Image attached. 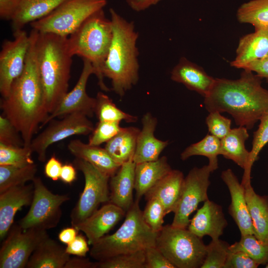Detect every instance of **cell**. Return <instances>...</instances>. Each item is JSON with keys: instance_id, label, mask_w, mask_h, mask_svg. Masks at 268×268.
<instances>
[{"instance_id": "obj_9", "label": "cell", "mask_w": 268, "mask_h": 268, "mask_svg": "<svg viewBox=\"0 0 268 268\" xmlns=\"http://www.w3.org/2000/svg\"><path fill=\"white\" fill-rule=\"evenodd\" d=\"M73 165L83 173L85 183L83 191L70 213L72 226L91 215L101 203L109 202L110 201L109 181L110 177L108 175L79 158H75Z\"/></svg>"}, {"instance_id": "obj_10", "label": "cell", "mask_w": 268, "mask_h": 268, "mask_svg": "<svg viewBox=\"0 0 268 268\" xmlns=\"http://www.w3.org/2000/svg\"><path fill=\"white\" fill-rule=\"evenodd\" d=\"M32 182L33 196L27 213L17 223L23 229L38 228L47 230L56 227L62 215V205L70 200L68 195L54 194L40 177Z\"/></svg>"}, {"instance_id": "obj_54", "label": "cell", "mask_w": 268, "mask_h": 268, "mask_svg": "<svg viewBox=\"0 0 268 268\" xmlns=\"http://www.w3.org/2000/svg\"><path fill=\"white\" fill-rule=\"evenodd\" d=\"M78 231L73 226L64 228L59 233L58 239L62 243L67 245L74 240Z\"/></svg>"}, {"instance_id": "obj_25", "label": "cell", "mask_w": 268, "mask_h": 268, "mask_svg": "<svg viewBox=\"0 0 268 268\" xmlns=\"http://www.w3.org/2000/svg\"><path fill=\"white\" fill-rule=\"evenodd\" d=\"M184 178L182 171L172 169L145 194V200L156 199L164 206L166 215L174 212L181 197Z\"/></svg>"}, {"instance_id": "obj_2", "label": "cell", "mask_w": 268, "mask_h": 268, "mask_svg": "<svg viewBox=\"0 0 268 268\" xmlns=\"http://www.w3.org/2000/svg\"><path fill=\"white\" fill-rule=\"evenodd\" d=\"M261 78L244 69L235 80L215 78L208 94L204 97L209 112H226L236 124L252 129L268 109V90L262 85Z\"/></svg>"}, {"instance_id": "obj_14", "label": "cell", "mask_w": 268, "mask_h": 268, "mask_svg": "<svg viewBox=\"0 0 268 268\" xmlns=\"http://www.w3.org/2000/svg\"><path fill=\"white\" fill-rule=\"evenodd\" d=\"M14 39L4 40L0 52V93L6 97L14 81L23 72L30 37L23 30L13 33Z\"/></svg>"}, {"instance_id": "obj_31", "label": "cell", "mask_w": 268, "mask_h": 268, "mask_svg": "<svg viewBox=\"0 0 268 268\" xmlns=\"http://www.w3.org/2000/svg\"><path fill=\"white\" fill-rule=\"evenodd\" d=\"M139 132L135 127H122L119 133L106 143L105 149L119 165L133 159Z\"/></svg>"}, {"instance_id": "obj_11", "label": "cell", "mask_w": 268, "mask_h": 268, "mask_svg": "<svg viewBox=\"0 0 268 268\" xmlns=\"http://www.w3.org/2000/svg\"><path fill=\"white\" fill-rule=\"evenodd\" d=\"M48 236L47 230L22 229L13 223L0 249V268H24L40 243Z\"/></svg>"}, {"instance_id": "obj_8", "label": "cell", "mask_w": 268, "mask_h": 268, "mask_svg": "<svg viewBox=\"0 0 268 268\" xmlns=\"http://www.w3.org/2000/svg\"><path fill=\"white\" fill-rule=\"evenodd\" d=\"M107 4V0H66L47 16L29 24L39 32L68 37L88 17Z\"/></svg>"}, {"instance_id": "obj_12", "label": "cell", "mask_w": 268, "mask_h": 268, "mask_svg": "<svg viewBox=\"0 0 268 268\" xmlns=\"http://www.w3.org/2000/svg\"><path fill=\"white\" fill-rule=\"evenodd\" d=\"M214 169L208 164L201 167H195L184 178L181 197L174 212L173 226L187 228L190 216L200 203L208 200L209 177Z\"/></svg>"}, {"instance_id": "obj_49", "label": "cell", "mask_w": 268, "mask_h": 268, "mask_svg": "<svg viewBox=\"0 0 268 268\" xmlns=\"http://www.w3.org/2000/svg\"><path fill=\"white\" fill-rule=\"evenodd\" d=\"M243 69L254 72L261 78H265L268 82V58L257 60L247 65Z\"/></svg>"}, {"instance_id": "obj_53", "label": "cell", "mask_w": 268, "mask_h": 268, "mask_svg": "<svg viewBox=\"0 0 268 268\" xmlns=\"http://www.w3.org/2000/svg\"><path fill=\"white\" fill-rule=\"evenodd\" d=\"M76 169L74 165L71 164L63 165L60 179L65 183L71 184L76 179Z\"/></svg>"}, {"instance_id": "obj_19", "label": "cell", "mask_w": 268, "mask_h": 268, "mask_svg": "<svg viewBox=\"0 0 268 268\" xmlns=\"http://www.w3.org/2000/svg\"><path fill=\"white\" fill-rule=\"evenodd\" d=\"M33 184L11 188L0 194V239L3 240L13 224L16 212L30 205L33 196Z\"/></svg>"}, {"instance_id": "obj_5", "label": "cell", "mask_w": 268, "mask_h": 268, "mask_svg": "<svg viewBox=\"0 0 268 268\" xmlns=\"http://www.w3.org/2000/svg\"><path fill=\"white\" fill-rule=\"evenodd\" d=\"M113 36L112 23L103 9L88 17L67 37V47L73 57L78 56L89 61L93 68L98 84L106 92L110 89L104 83L103 68Z\"/></svg>"}, {"instance_id": "obj_20", "label": "cell", "mask_w": 268, "mask_h": 268, "mask_svg": "<svg viewBox=\"0 0 268 268\" xmlns=\"http://www.w3.org/2000/svg\"><path fill=\"white\" fill-rule=\"evenodd\" d=\"M142 127L138 134L136 148L133 160L135 163L158 159L169 144L168 140H161L154 135L158 121L150 112L141 118Z\"/></svg>"}, {"instance_id": "obj_29", "label": "cell", "mask_w": 268, "mask_h": 268, "mask_svg": "<svg viewBox=\"0 0 268 268\" xmlns=\"http://www.w3.org/2000/svg\"><path fill=\"white\" fill-rule=\"evenodd\" d=\"M70 258L66 248L48 235L33 252L26 268H64Z\"/></svg>"}, {"instance_id": "obj_22", "label": "cell", "mask_w": 268, "mask_h": 268, "mask_svg": "<svg viewBox=\"0 0 268 268\" xmlns=\"http://www.w3.org/2000/svg\"><path fill=\"white\" fill-rule=\"evenodd\" d=\"M136 163L133 159L121 165L117 172L110 177V201L126 212L134 201L133 191L135 186Z\"/></svg>"}, {"instance_id": "obj_47", "label": "cell", "mask_w": 268, "mask_h": 268, "mask_svg": "<svg viewBox=\"0 0 268 268\" xmlns=\"http://www.w3.org/2000/svg\"><path fill=\"white\" fill-rule=\"evenodd\" d=\"M86 237L81 234H78L74 240L67 245L66 251L69 255L85 257L90 251Z\"/></svg>"}, {"instance_id": "obj_46", "label": "cell", "mask_w": 268, "mask_h": 268, "mask_svg": "<svg viewBox=\"0 0 268 268\" xmlns=\"http://www.w3.org/2000/svg\"><path fill=\"white\" fill-rule=\"evenodd\" d=\"M260 265L241 252H229L224 268H257Z\"/></svg>"}, {"instance_id": "obj_1", "label": "cell", "mask_w": 268, "mask_h": 268, "mask_svg": "<svg viewBox=\"0 0 268 268\" xmlns=\"http://www.w3.org/2000/svg\"><path fill=\"white\" fill-rule=\"evenodd\" d=\"M38 31L32 29L24 70L13 82L9 94L0 101L3 114L20 133L24 145L30 146L40 124L49 115L36 53Z\"/></svg>"}, {"instance_id": "obj_48", "label": "cell", "mask_w": 268, "mask_h": 268, "mask_svg": "<svg viewBox=\"0 0 268 268\" xmlns=\"http://www.w3.org/2000/svg\"><path fill=\"white\" fill-rule=\"evenodd\" d=\"M62 166L61 162L54 154L45 165V174L52 180L57 181L60 179Z\"/></svg>"}, {"instance_id": "obj_35", "label": "cell", "mask_w": 268, "mask_h": 268, "mask_svg": "<svg viewBox=\"0 0 268 268\" xmlns=\"http://www.w3.org/2000/svg\"><path fill=\"white\" fill-rule=\"evenodd\" d=\"M96 98L95 114L99 121L135 123L138 117L126 113L119 109L112 100L102 92H99Z\"/></svg>"}, {"instance_id": "obj_6", "label": "cell", "mask_w": 268, "mask_h": 268, "mask_svg": "<svg viewBox=\"0 0 268 268\" xmlns=\"http://www.w3.org/2000/svg\"><path fill=\"white\" fill-rule=\"evenodd\" d=\"M139 201L135 200L123 224L115 233L105 235L92 245L89 251L93 259L100 261L156 246L158 233L153 231L145 223Z\"/></svg>"}, {"instance_id": "obj_24", "label": "cell", "mask_w": 268, "mask_h": 268, "mask_svg": "<svg viewBox=\"0 0 268 268\" xmlns=\"http://www.w3.org/2000/svg\"><path fill=\"white\" fill-rule=\"evenodd\" d=\"M247 130L241 126L231 129L228 134L221 139V155L231 160L244 169L242 181L251 180V179L252 169L249 166L250 154L245 145L249 138Z\"/></svg>"}, {"instance_id": "obj_55", "label": "cell", "mask_w": 268, "mask_h": 268, "mask_svg": "<svg viewBox=\"0 0 268 268\" xmlns=\"http://www.w3.org/2000/svg\"><path fill=\"white\" fill-rule=\"evenodd\" d=\"M265 268H268V264H267V265L265 266Z\"/></svg>"}, {"instance_id": "obj_36", "label": "cell", "mask_w": 268, "mask_h": 268, "mask_svg": "<svg viewBox=\"0 0 268 268\" xmlns=\"http://www.w3.org/2000/svg\"><path fill=\"white\" fill-rule=\"evenodd\" d=\"M229 252H241L260 265L268 264V244L261 241L254 234L241 235L239 241L229 246Z\"/></svg>"}, {"instance_id": "obj_7", "label": "cell", "mask_w": 268, "mask_h": 268, "mask_svg": "<svg viewBox=\"0 0 268 268\" xmlns=\"http://www.w3.org/2000/svg\"><path fill=\"white\" fill-rule=\"evenodd\" d=\"M156 247L175 268H201L205 258L206 245L201 238L187 228L163 226L158 232Z\"/></svg>"}, {"instance_id": "obj_27", "label": "cell", "mask_w": 268, "mask_h": 268, "mask_svg": "<svg viewBox=\"0 0 268 268\" xmlns=\"http://www.w3.org/2000/svg\"><path fill=\"white\" fill-rule=\"evenodd\" d=\"M67 147L75 158L89 163L110 177L113 176L121 166L114 161L105 148L100 146L74 139L69 142Z\"/></svg>"}, {"instance_id": "obj_26", "label": "cell", "mask_w": 268, "mask_h": 268, "mask_svg": "<svg viewBox=\"0 0 268 268\" xmlns=\"http://www.w3.org/2000/svg\"><path fill=\"white\" fill-rule=\"evenodd\" d=\"M241 183L245 187L254 235L261 241L268 244V196L257 194L251 180Z\"/></svg>"}, {"instance_id": "obj_23", "label": "cell", "mask_w": 268, "mask_h": 268, "mask_svg": "<svg viewBox=\"0 0 268 268\" xmlns=\"http://www.w3.org/2000/svg\"><path fill=\"white\" fill-rule=\"evenodd\" d=\"M268 58V29H256L239 40L235 59L230 66L243 69L255 61Z\"/></svg>"}, {"instance_id": "obj_34", "label": "cell", "mask_w": 268, "mask_h": 268, "mask_svg": "<svg viewBox=\"0 0 268 268\" xmlns=\"http://www.w3.org/2000/svg\"><path fill=\"white\" fill-rule=\"evenodd\" d=\"M35 164L24 167L0 165V194L11 188L25 185L36 177Z\"/></svg>"}, {"instance_id": "obj_41", "label": "cell", "mask_w": 268, "mask_h": 268, "mask_svg": "<svg viewBox=\"0 0 268 268\" xmlns=\"http://www.w3.org/2000/svg\"><path fill=\"white\" fill-rule=\"evenodd\" d=\"M258 129L253 133L252 147L250 151L249 166L251 169L259 158V154L268 142V109L261 117Z\"/></svg>"}, {"instance_id": "obj_18", "label": "cell", "mask_w": 268, "mask_h": 268, "mask_svg": "<svg viewBox=\"0 0 268 268\" xmlns=\"http://www.w3.org/2000/svg\"><path fill=\"white\" fill-rule=\"evenodd\" d=\"M221 178L227 186L231 197L228 212L238 227L241 235L254 234L244 186L239 182L231 169L223 171Z\"/></svg>"}, {"instance_id": "obj_32", "label": "cell", "mask_w": 268, "mask_h": 268, "mask_svg": "<svg viewBox=\"0 0 268 268\" xmlns=\"http://www.w3.org/2000/svg\"><path fill=\"white\" fill-rule=\"evenodd\" d=\"M221 154V139L209 133L200 141L186 147L180 157L182 160H186L193 156L206 157L208 164L215 171L218 168L217 156Z\"/></svg>"}, {"instance_id": "obj_37", "label": "cell", "mask_w": 268, "mask_h": 268, "mask_svg": "<svg viewBox=\"0 0 268 268\" xmlns=\"http://www.w3.org/2000/svg\"><path fill=\"white\" fill-rule=\"evenodd\" d=\"M30 146H14L0 143V165L24 167L34 164Z\"/></svg>"}, {"instance_id": "obj_39", "label": "cell", "mask_w": 268, "mask_h": 268, "mask_svg": "<svg viewBox=\"0 0 268 268\" xmlns=\"http://www.w3.org/2000/svg\"><path fill=\"white\" fill-rule=\"evenodd\" d=\"M230 245L226 241L211 240L206 245L204 261L201 268H224Z\"/></svg>"}, {"instance_id": "obj_15", "label": "cell", "mask_w": 268, "mask_h": 268, "mask_svg": "<svg viewBox=\"0 0 268 268\" xmlns=\"http://www.w3.org/2000/svg\"><path fill=\"white\" fill-rule=\"evenodd\" d=\"M83 66L77 82L73 89L62 99L55 110L50 114L40 128L56 117L64 116L73 112H79L88 117L95 114L96 98L89 96L86 92V85L89 76L94 74L91 63L82 59Z\"/></svg>"}, {"instance_id": "obj_21", "label": "cell", "mask_w": 268, "mask_h": 268, "mask_svg": "<svg viewBox=\"0 0 268 268\" xmlns=\"http://www.w3.org/2000/svg\"><path fill=\"white\" fill-rule=\"evenodd\" d=\"M171 79L205 97L212 88L215 78L200 66L182 57L171 72Z\"/></svg>"}, {"instance_id": "obj_56", "label": "cell", "mask_w": 268, "mask_h": 268, "mask_svg": "<svg viewBox=\"0 0 268 268\" xmlns=\"http://www.w3.org/2000/svg\"></svg>"}, {"instance_id": "obj_38", "label": "cell", "mask_w": 268, "mask_h": 268, "mask_svg": "<svg viewBox=\"0 0 268 268\" xmlns=\"http://www.w3.org/2000/svg\"><path fill=\"white\" fill-rule=\"evenodd\" d=\"M93 268H145L144 250L120 254L94 263Z\"/></svg>"}, {"instance_id": "obj_13", "label": "cell", "mask_w": 268, "mask_h": 268, "mask_svg": "<svg viewBox=\"0 0 268 268\" xmlns=\"http://www.w3.org/2000/svg\"><path fill=\"white\" fill-rule=\"evenodd\" d=\"M60 120H52L49 125L35 138L30 145L38 160L44 162L48 148L52 144L74 135H87L94 129L85 115L79 112L68 114Z\"/></svg>"}, {"instance_id": "obj_43", "label": "cell", "mask_w": 268, "mask_h": 268, "mask_svg": "<svg viewBox=\"0 0 268 268\" xmlns=\"http://www.w3.org/2000/svg\"><path fill=\"white\" fill-rule=\"evenodd\" d=\"M220 114L216 111L209 112L205 119V124L209 133L221 139L231 130V120Z\"/></svg>"}, {"instance_id": "obj_28", "label": "cell", "mask_w": 268, "mask_h": 268, "mask_svg": "<svg viewBox=\"0 0 268 268\" xmlns=\"http://www.w3.org/2000/svg\"><path fill=\"white\" fill-rule=\"evenodd\" d=\"M172 169L166 156L154 161L136 163L135 168V200L143 196Z\"/></svg>"}, {"instance_id": "obj_17", "label": "cell", "mask_w": 268, "mask_h": 268, "mask_svg": "<svg viewBox=\"0 0 268 268\" xmlns=\"http://www.w3.org/2000/svg\"><path fill=\"white\" fill-rule=\"evenodd\" d=\"M227 225L222 207L208 199L190 219L187 229L200 238L208 236L211 240H217Z\"/></svg>"}, {"instance_id": "obj_44", "label": "cell", "mask_w": 268, "mask_h": 268, "mask_svg": "<svg viewBox=\"0 0 268 268\" xmlns=\"http://www.w3.org/2000/svg\"><path fill=\"white\" fill-rule=\"evenodd\" d=\"M0 143L14 146H23L20 133L3 114L0 115Z\"/></svg>"}, {"instance_id": "obj_45", "label": "cell", "mask_w": 268, "mask_h": 268, "mask_svg": "<svg viewBox=\"0 0 268 268\" xmlns=\"http://www.w3.org/2000/svg\"><path fill=\"white\" fill-rule=\"evenodd\" d=\"M144 251L145 268H175L156 246L148 247Z\"/></svg>"}, {"instance_id": "obj_42", "label": "cell", "mask_w": 268, "mask_h": 268, "mask_svg": "<svg viewBox=\"0 0 268 268\" xmlns=\"http://www.w3.org/2000/svg\"><path fill=\"white\" fill-rule=\"evenodd\" d=\"M119 122L99 121L89 136L88 143L100 146L115 136L122 127Z\"/></svg>"}, {"instance_id": "obj_52", "label": "cell", "mask_w": 268, "mask_h": 268, "mask_svg": "<svg viewBox=\"0 0 268 268\" xmlns=\"http://www.w3.org/2000/svg\"><path fill=\"white\" fill-rule=\"evenodd\" d=\"M85 257L75 256L70 258L64 268H93L94 263Z\"/></svg>"}, {"instance_id": "obj_40", "label": "cell", "mask_w": 268, "mask_h": 268, "mask_svg": "<svg viewBox=\"0 0 268 268\" xmlns=\"http://www.w3.org/2000/svg\"><path fill=\"white\" fill-rule=\"evenodd\" d=\"M166 215L164 206L158 200L152 198L147 200L142 215L145 223L153 231L158 233L161 230Z\"/></svg>"}, {"instance_id": "obj_51", "label": "cell", "mask_w": 268, "mask_h": 268, "mask_svg": "<svg viewBox=\"0 0 268 268\" xmlns=\"http://www.w3.org/2000/svg\"><path fill=\"white\" fill-rule=\"evenodd\" d=\"M162 0H126L128 6L136 12L146 10L151 6L156 5Z\"/></svg>"}, {"instance_id": "obj_33", "label": "cell", "mask_w": 268, "mask_h": 268, "mask_svg": "<svg viewBox=\"0 0 268 268\" xmlns=\"http://www.w3.org/2000/svg\"><path fill=\"white\" fill-rule=\"evenodd\" d=\"M238 20L252 24L256 29H268V0H251L243 3L237 12Z\"/></svg>"}, {"instance_id": "obj_4", "label": "cell", "mask_w": 268, "mask_h": 268, "mask_svg": "<svg viewBox=\"0 0 268 268\" xmlns=\"http://www.w3.org/2000/svg\"><path fill=\"white\" fill-rule=\"evenodd\" d=\"M67 37L38 31L37 35V60L49 115L68 92L72 56Z\"/></svg>"}, {"instance_id": "obj_30", "label": "cell", "mask_w": 268, "mask_h": 268, "mask_svg": "<svg viewBox=\"0 0 268 268\" xmlns=\"http://www.w3.org/2000/svg\"><path fill=\"white\" fill-rule=\"evenodd\" d=\"M66 0H20L11 21L13 33L47 16Z\"/></svg>"}, {"instance_id": "obj_3", "label": "cell", "mask_w": 268, "mask_h": 268, "mask_svg": "<svg viewBox=\"0 0 268 268\" xmlns=\"http://www.w3.org/2000/svg\"><path fill=\"white\" fill-rule=\"evenodd\" d=\"M113 36L103 68L105 77L111 80L112 89L123 97L139 79L138 33L129 21L112 8L109 9Z\"/></svg>"}, {"instance_id": "obj_16", "label": "cell", "mask_w": 268, "mask_h": 268, "mask_svg": "<svg viewBox=\"0 0 268 268\" xmlns=\"http://www.w3.org/2000/svg\"><path fill=\"white\" fill-rule=\"evenodd\" d=\"M126 213L121 208L109 202L73 227L85 235L89 245L92 246L106 235Z\"/></svg>"}, {"instance_id": "obj_50", "label": "cell", "mask_w": 268, "mask_h": 268, "mask_svg": "<svg viewBox=\"0 0 268 268\" xmlns=\"http://www.w3.org/2000/svg\"><path fill=\"white\" fill-rule=\"evenodd\" d=\"M20 0H0V17L1 19L11 20Z\"/></svg>"}]
</instances>
